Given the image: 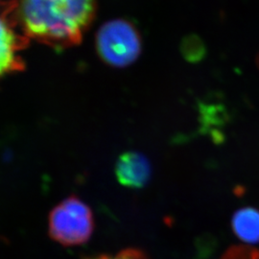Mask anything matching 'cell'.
Masks as SVG:
<instances>
[{
    "instance_id": "cell-1",
    "label": "cell",
    "mask_w": 259,
    "mask_h": 259,
    "mask_svg": "<svg viewBox=\"0 0 259 259\" xmlns=\"http://www.w3.org/2000/svg\"><path fill=\"white\" fill-rule=\"evenodd\" d=\"M19 26L30 39L63 51L76 47L93 25L97 0H16Z\"/></svg>"
},
{
    "instance_id": "cell-2",
    "label": "cell",
    "mask_w": 259,
    "mask_h": 259,
    "mask_svg": "<svg viewBox=\"0 0 259 259\" xmlns=\"http://www.w3.org/2000/svg\"><path fill=\"white\" fill-rule=\"evenodd\" d=\"M94 228L93 209L76 195H70L58 203L48 215L49 237L65 248L87 244L93 236Z\"/></svg>"
},
{
    "instance_id": "cell-3",
    "label": "cell",
    "mask_w": 259,
    "mask_h": 259,
    "mask_svg": "<svg viewBox=\"0 0 259 259\" xmlns=\"http://www.w3.org/2000/svg\"><path fill=\"white\" fill-rule=\"evenodd\" d=\"M95 47L105 64L125 67L140 55L141 37L139 30L129 20L112 19L97 31Z\"/></svg>"
},
{
    "instance_id": "cell-4",
    "label": "cell",
    "mask_w": 259,
    "mask_h": 259,
    "mask_svg": "<svg viewBox=\"0 0 259 259\" xmlns=\"http://www.w3.org/2000/svg\"><path fill=\"white\" fill-rule=\"evenodd\" d=\"M16 0L0 1V80L25 70L22 51L29 38L19 26Z\"/></svg>"
},
{
    "instance_id": "cell-5",
    "label": "cell",
    "mask_w": 259,
    "mask_h": 259,
    "mask_svg": "<svg viewBox=\"0 0 259 259\" xmlns=\"http://www.w3.org/2000/svg\"><path fill=\"white\" fill-rule=\"evenodd\" d=\"M114 173L118 183L129 188H141L148 183L151 166L148 159L138 152H126L117 158Z\"/></svg>"
},
{
    "instance_id": "cell-6",
    "label": "cell",
    "mask_w": 259,
    "mask_h": 259,
    "mask_svg": "<svg viewBox=\"0 0 259 259\" xmlns=\"http://www.w3.org/2000/svg\"><path fill=\"white\" fill-rule=\"evenodd\" d=\"M232 228L241 240L259 242V211L252 208L237 211L232 220Z\"/></svg>"
},
{
    "instance_id": "cell-7",
    "label": "cell",
    "mask_w": 259,
    "mask_h": 259,
    "mask_svg": "<svg viewBox=\"0 0 259 259\" xmlns=\"http://www.w3.org/2000/svg\"><path fill=\"white\" fill-rule=\"evenodd\" d=\"M220 259H259V249L249 246H235L227 250Z\"/></svg>"
},
{
    "instance_id": "cell-8",
    "label": "cell",
    "mask_w": 259,
    "mask_h": 259,
    "mask_svg": "<svg viewBox=\"0 0 259 259\" xmlns=\"http://www.w3.org/2000/svg\"><path fill=\"white\" fill-rule=\"evenodd\" d=\"M83 259H149L148 256L138 249H126L120 250L116 254H96Z\"/></svg>"
}]
</instances>
